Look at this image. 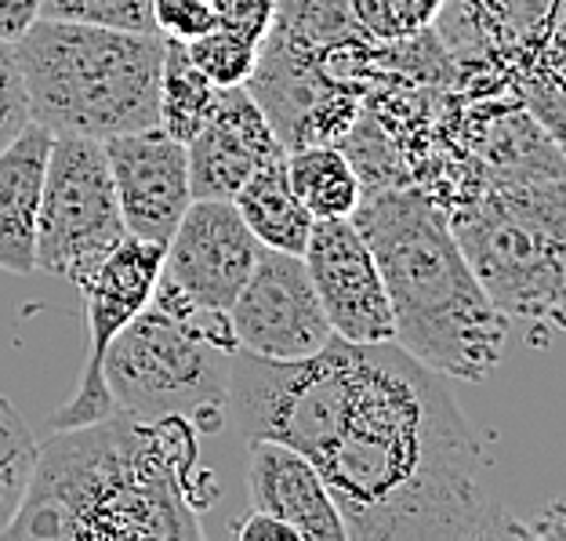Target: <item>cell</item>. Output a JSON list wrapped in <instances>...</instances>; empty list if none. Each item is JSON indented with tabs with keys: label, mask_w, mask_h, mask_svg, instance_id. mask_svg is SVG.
<instances>
[{
	"label": "cell",
	"mask_w": 566,
	"mask_h": 541,
	"mask_svg": "<svg viewBox=\"0 0 566 541\" xmlns=\"http://www.w3.org/2000/svg\"><path fill=\"white\" fill-rule=\"evenodd\" d=\"M233 353L229 313L186 299L160 277L153 299L109 342L102 382L124 415H182L197 433H218L226 422Z\"/></svg>",
	"instance_id": "5b68a950"
},
{
	"label": "cell",
	"mask_w": 566,
	"mask_h": 541,
	"mask_svg": "<svg viewBox=\"0 0 566 541\" xmlns=\"http://www.w3.org/2000/svg\"><path fill=\"white\" fill-rule=\"evenodd\" d=\"M248 491L254 509L294 527L298 541H349L324 476L287 444H248Z\"/></svg>",
	"instance_id": "5bb4252c"
},
{
	"label": "cell",
	"mask_w": 566,
	"mask_h": 541,
	"mask_svg": "<svg viewBox=\"0 0 566 541\" xmlns=\"http://www.w3.org/2000/svg\"><path fill=\"white\" fill-rule=\"evenodd\" d=\"M160 269L164 243L124 237L120 248L84 280L81 294L87 313V364L73 396L51 418L55 429H76V425L98 422L117 410L109 400L106 382H102V360H106L109 342L127 327V320L153 299Z\"/></svg>",
	"instance_id": "9c48e42d"
},
{
	"label": "cell",
	"mask_w": 566,
	"mask_h": 541,
	"mask_svg": "<svg viewBox=\"0 0 566 541\" xmlns=\"http://www.w3.org/2000/svg\"><path fill=\"white\" fill-rule=\"evenodd\" d=\"M51 132L30 124L25 132L0 149V269L25 277L36 269V211L51 153Z\"/></svg>",
	"instance_id": "9a60e30c"
},
{
	"label": "cell",
	"mask_w": 566,
	"mask_h": 541,
	"mask_svg": "<svg viewBox=\"0 0 566 541\" xmlns=\"http://www.w3.org/2000/svg\"><path fill=\"white\" fill-rule=\"evenodd\" d=\"M30 124H33L30 98H25L15 44L0 41V149L11 146V142H15Z\"/></svg>",
	"instance_id": "7402d4cb"
},
{
	"label": "cell",
	"mask_w": 566,
	"mask_h": 541,
	"mask_svg": "<svg viewBox=\"0 0 566 541\" xmlns=\"http://www.w3.org/2000/svg\"><path fill=\"white\" fill-rule=\"evenodd\" d=\"M287 183L313 218H353L364 200V186L353 157L331 142H313L287 153Z\"/></svg>",
	"instance_id": "e0dca14e"
},
{
	"label": "cell",
	"mask_w": 566,
	"mask_h": 541,
	"mask_svg": "<svg viewBox=\"0 0 566 541\" xmlns=\"http://www.w3.org/2000/svg\"><path fill=\"white\" fill-rule=\"evenodd\" d=\"M396 25H400V37H418L429 33V25L440 19V11L447 0H389Z\"/></svg>",
	"instance_id": "484cf974"
},
{
	"label": "cell",
	"mask_w": 566,
	"mask_h": 541,
	"mask_svg": "<svg viewBox=\"0 0 566 541\" xmlns=\"http://www.w3.org/2000/svg\"><path fill=\"white\" fill-rule=\"evenodd\" d=\"M41 19L106 25L127 33H157L153 22V0H36Z\"/></svg>",
	"instance_id": "44dd1931"
},
{
	"label": "cell",
	"mask_w": 566,
	"mask_h": 541,
	"mask_svg": "<svg viewBox=\"0 0 566 541\" xmlns=\"http://www.w3.org/2000/svg\"><path fill=\"white\" fill-rule=\"evenodd\" d=\"M30 117L51 135L113 138L160 124L164 33L36 19L15 44Z\"/></svg>",
	"instance_id": "277c9868"
},
{
	"label": "cell",
	"mask_w": 566,
	"mask_h": 541,
	"mask_svg": "<svg viewBox=\"0 0 566 541\" xmlns=\"http://www.w3.org/2000/svg\"><path fill=\"white\" fill-rule=\"evenodd\" d=\"M472 273L501 313L548 320L559 327L563 305V204L559 183L537 200H509L454 222Z\"/></svg>",
	"instance_id": "8992f818"
},
{
	"label": "cell",
	"mask_w": 566,
	"mask_h": 541,
	"mask_svg": "<svg viewBox=\"0 0 566 541\" xmlns=\"http://www.w3.org/2000/svg\"><path fill=\"white\" fill-rule=\"evenodd\" d=\"M262 243L243 226L233 200H192L182 222L164 243L160 277L186 299L229 313L237 291L254 269Z\"/></svg>",
	"instance_id": "7c38bea8"
},
{
	"label": "cell",
	"mask_w": 566,
	"mask_h": 541,
	"mask_svg": "<svg viewBox=\"0 0 566 541\" xmlns=\"http://www.w3.org/2000/svg\"><path fill=\"white\" fill-rule=\"evenodd\" d=\"M214 495V476L197 466L189 418L113 410L36 444L22 501L0 538H203L200 509Z\"/></svg>",
	"instance_id": "7a4b0ae2"
},
{
	"label": "cell",
	"mask_w": 566,
	"mask_h": 541,
	"mask_svg": "<svg viewBox=\"0 0 566 541\" xmlns=\"http://www.w3.org/2000/svg\"><path fill=\"white\" fill-rule=\"evenodd\" d=\"M237 350L265 360H302L334 339L302 254L259 248L254 269L229 305Z\"/></svg>",
	"instance_id": "ba28073f"
},
{
	"label": "cell",
	"mask_w": 566,
	"mask_h": 541,
	"mask_svg": "<svg viewBox=\"0 0 566 541\" xmlns=\"http://www.w3.org/2000/svg\"><path fill=\"white\" fill-rule=\"evenodd\" d=\"M127 237L109 160L98 138L55 135L36 211V269L73 283L84 280L120 248Z\"/></svg>",
	"instance_id": "52a82bcc"
},
{
	"label": "cell",
	"mask_w": 566,
	"mask_h": 541,
	"mask_svg": "<svg viewBox=\"0 0 566 541\" xmlns=\"http://www.w3.org/2000/svg\"><path fill=\"white\" fill-rule=\"evenodd\" d=\"M331 400L302 455L349 541L531 538L486 480L483 444L440 371L396 342H338Z\"/></svg>",
	"instance_id": "6da1fadb"
},
{
	"label": "cell",
	"mask_w": 566,
	"mask_h": 541,
	"mask_svg": "<svg viewBox=\"0 0 566 541\" xmlns=\"http://www.w3.org/2000/svg\"><path fill=\"white\" fill-rule=\"evenodd\" d=\"M211 15L218 30H229L262 48L276 22V0H211Z\"/></svg>",
	"instance_id": "603a6c76"
},
{
	"label": "cell",
	"mask_w": 566,
	"mask_h": 541,
	"mask_svg": "<svg viewBox=\"0 0 566 541\" xmlns=\"http://www.w3.org/2000/svg\"><path fill=\"white\" fill-rule=\"evenodd\" d=\"M218 92L208 76L192 66L189 51L182 41L164 37V66H160V127L178 142H189L200 132V124L211 117Z\"/></svg>",
	"instance_id": "ac0fdd59"
},
{
	"label": "cell",
	"mask_w": 566,
	"mask_h": 541,
	"mask_svg": "<svg viewBox=\"0 0 566 541\" xmlns=\"http://www.w3.org/2000/svg\"><path fill=\"white\" fill-rule=\"evenodd\" d=\"M233 208L240 211L243 226L262 248L302 254L313 229V215L302 208L287 183V153L265 160L248 183L233 193Z\"/></svg>",
	"instance_id": "2e32d148"
},
{
	"label": "cell",
	"mask_w": 566,
	"mask_h": 541,
	"mask_svg": "<svg viewBox=\"0 0 566 541\" xmlns=\"http://www.w3.org/2000/svg\"><path fill=\"white\" fill-rule=\"evenodd\" d=\"M36 458V440L30 433V425L22 422L15 404L0 396V534L15 517L25 480H30Z\"/></svg>",
	"instance_id": "d6986e66"
},
{
	"label": "cell",
	"mask_w": 566,
	"mask_h": 541,
	"mask_svg": "<svg viewBox=\"0 0 566 541\" xmlns=\"http://www.w3.org/2000/svg\"><path fill=\"white\" fill-rule=\"evenodd\" d=\"M233 534L240 541H298L294 527H287V523L276 520V517H269V512H262V509L248 512V517H243L233 527Z\"/></svg>",
	"instance_id": "83f0119b"
},
{
	"label": "cell",
	"mask_w": 566,
	"mask_h": 541,
	"mask_svg": "<svg viewBox=\"0 0 566 541\" xmlns=\"http://www.w3.org/2000/svg\"><path fill=\"white\" fill-rule=\"evenodd\" d=\"M287 153L248 84L222 87L211 117L186 142L192 200H233L265 160Z\"/></svg>",
	"instance_id": "4fadbf2b"
},
{
	"label": "cell",
	"mask_w": 566,
	"mask_h": 541,
	"mask_svg": "<svg viewBox=\"0 0 566 541\" xmlns=\"http://www.w3.org/2000/svg\"><path fill=\"white\" fill-rule=\"evenodd\" d=\"M345 4H349V19L356 30H364L375 41H403L389 0H345Z\"/></svg>",
	"instance_id": "d4e9b609"
},
{
	"label": "cell",
	"mask_w": 566,
	"mask_h": 541,
	"mask_svg": "<svg viewBox=\"0 0 566 541\" xmlns=\"http://www.w3.org/2000/svg\"><path fill=\"white\" fill-rule=\"evenodd\" d=\"M192 66H197L214 87H240L251 81L254 66H259V44H248L243 37L218 30L211 25L208 33L192 37L186 44Z\"/></svg>",
	"instance_id": "ffe728a7"
},
{
	"label": "cell",
	"mask_w": 566,
	"mask_h": 541,
	"mask_svg": "<svg viewBox=\"0 0 566 541\" xmlns=\"http://www.w3.org/2000/svg\"><path fill=\"white\" fill-rule=\"evenodd\" d=\"M153 22H157V33L189 44L192 37L214 25L211 0H153Z\"/></svg>",
	"instance_id": "cb8c5ba5"
},
{
	"label": "cell",
	"mask_w": 566,
	"mask_h": 541,
	"mask_svg": "<svg viewBox=\"0 0 566 541\" xmlns=\"http://www.w3.org/2000/svg\"><path fill=\"white\" fill-rule=\"evenodd\" d=\"M127 237L167 243L192 204L186 142L160 124L102 138Z\"/></svg>",
	"instance_id": "8fae6325"
},
{
	"label": "cell",
	"mask_w": 566,
	"mask_h": 541,
	"mask_svg": "<svg viewBox=\"0 0 566 541\" xmlns=\"http://www.w3.org/2000/svg\"><path fill=\"white\" fill-rule=\"evenodd\" d=\"M331 331L345 342H392V309L375 251L353 218H313L302 251Z\"/></svg>",
	"instance_id": "30bf717a"
},
{
	"label": "cell",
	"mask_w": 566,
	"mask_h": 541,
	"mask_svg": "<svg viewBox=\"0 0 566 541\" xmlns=\"http://www.w3.org/2000/svg\"><path fill=\"white\" fill-rule=\"evenodd\" d=\"M353 222L381 269L392 342L443 378L491 375L509 345V313L472 273L443 211L421 193L381 186L364 193Z\"/></svg>",
	"instance_id": "3957f363"
},
{
	"label": "cell",
	"mask_w": 566,
	"mask_h": 541,
	"mask_svg": "<svg viewBox=\"0 0 566 541\" xmlns=\"http://www.w3.org/2000/svg\"><path fill=\"white\" fill-rule=\"evenodd\" d=\"M36 19H41V4L36 0H0V41L19 44Z\"/></svg>",
	"instance_id": "4316f807"
}]
</instances>
